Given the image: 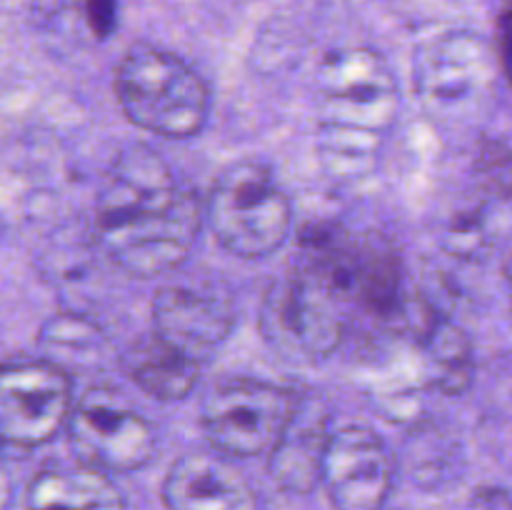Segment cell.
Here are the masks:
<instances>
[{"instance_id": "9c48e42d", "label": "cell", "mask_w": 512, "mask_h": 510, "mask_svg": "<svg viewBox=\"0 0 512 510\" xmlns=\"http://www.w3.org/2000/svg\"><path fill=\"white\" fill-rule=\"evenodd\" d=\"M495 65H500L498 53L480 33L438 30L415 48V90L430 113H458L493 85Z\"/></svg>"}, {"instance_id": "ac0fdd59", "label": "cell", "mask_w": 512, "mask_h": 510, "mask_svg": "<svg viewBox=\"0 0 512 510\" xmlns=\"http://www.w3.org/2000/svg\"><path fill=\"white\" fill-rule=\"evenodd\" d=\"M495 53H498V63L503 75L508 78L512 88V0H503L498 13V45H495Z\"/></svg>"}, {"instance_id": "30bf717a", "label": "cell", "mask_w": 512, "mask_h": 510, "mask_svg": "<svg viewBox=\"0 0 512 510\" xmlns=\"http://www.w3.org/2000/svg\"><path fill=\"white\" fill-rule=\"evenodd\" d=\"M395 480V458L385 440L365 425L333 430L320 485L335 510H380Z\"/></svg>"}, {"instance_id": "8992f818", "label": "cell", "mask_w": 512, "mask_h": 510, "mask_svg": "<svg viewBox=\"0 0 512 510\" xmlns=\"http://www.w3.org/2000/svg\"><path fill=\"white\" fill-rule=\"evenodd\" d=\"M298 390L258 378H230L210 390L200 428L210 448L228 458H253L273 450L293 413Z\"/></svg>"}, {"instance_id": "2e32d148", "label": "cell", "mask_w": 512, "mask_h": 510, "mask_svg": "<svg viewBox=\"0 0 512 510\" xmlns=\"http://www.w3.org/2000/svg\"><path fill=\"white\" fill-rule=\"evenodd\" d=\"M423 353L428 380L448 395H460L470 388L475 373L473 343L460 325L440 315L415 343Z\"/></svg>"}, {"instance_id": "7a4b0ae2", "label": "cell", "mask_w": 512, "mask_h": 510, "mask_svg": "<svg viewBox=\"0 0 512 510\" xmlns=\"http://www.w3.org/2000/svg\"><path fill=\"white\" fill-rule=\"evenodd\" d=\"M315 105V148L325 173L338 183L373 178L400 113V85L388 60L365 45L330 50L320 60Z\"/></svg>"}, {"instance_id": "44dd1931", "label": "cell", "mask_w": 512, "mask_h": 510, "mask_svg": "<svg viewBox=\"0 0 512 510\" xmlns=\"http://www.w3.org/2000/svg\"><path fill=\"white\" fill-rule=\"evenodd\" d=\"M505 285H508V298L512 305V250H510L508 260H505Z\"/></svg>"}, {"instance_id": "5bb4252c", "label": "cell", "mask_w": 512, "mask_h": 510, "mask_svg": "<svg viewBox=\"0 0 512 510\" xmlns=\"http://www.w3.org/2000/svg\"><path fill=\"white\" fill-rule=\"evenodd\" d=\"M28 510H125V498L110 473L88 463L43 468L25 493Z\"/></svg>"}, {"instance_id": "d6986e66", "label": "cell", "mask_w": 512, "mask_h": 510, "mask_svg": "<svg viewBox=\"0 0 512 510\" xmlns=\"http://www.w3.org/2000/svg\"><path fill=\"white\" fill-rule=\"evenodd\" d=\"M463 510H512V495L498 485H485L470 495Z\"/></svg>"}, {"instance_id": "7c38bea8", "label": "cell", "mask_w": 512, "mask_h": 510, "mask_svg": "<svg viewBox=\"0 0 512 510\" xmlns=\"http://www.w3.org/2000/svg\"><path fill=\"white\" fill-rule=\"evenodd\" d=\"M168 510H258L245 475L220 453H185L163 480Z\"/></svg>"}, {"instance_id": "ffe728a7", "label": "cell", "mask_w": 512, "mask_h": 510, "mask_svg": "<svg viewBox=\"0 0 512 510\" xmlns=\"http://www.w3.org/2000/svg\"><path fill=\"white\" fill-rule=\"evenodd\" d=\"M10 505H13V478L0 460V510H10Z\"/></svg>"}, {"instance_id": "9a60e30c", "label": "cell", "mask_w": 512, "mask_h": 510, "mask_svg": "<svg viewBox=\"0 0 512 510\" xmlns=\"http://www.w3.org/2000/svg\"><path fill=\"white\" fill-rule=\"evenodd\" d=\"M123 368L143 393L158 400L188 398L203 373V363L188 358L155 333L130 345Z\"/></svg>"}, {"instance_id": "5b68a950", "label": "cell", "mask_w": 512, "mask_h": 510, "mask_svg": "<svg viewBox=\"0 0 512 510\" xmlns=\"http://www.w3.org/2000/svg\"><path fill=\"white\" fill-rule=\"evenodd\" d=\"M348 298L310 263H300L268 288L260 310L265 340L288 358L325 360L345 335Z\"/></svg>"}, {"instance_id": "52a82bcc", "label": "cell", "mask_w": 512, "mask_h": 510, "mask_svg": "<svg viewBox=\"0 0 512 510\" xmlns=\"http://www.w3.org/2000/svg\"><path fill=\"white\" fill-rule=\"evenodd\" d=\"M73 380L48 358L0 363V448L25 453L68 425Z\"/></svg>"}, {"instance_id": "3957f363", "label": "cell", "mask_w": 512, "mask_h": 510, "mask_svg": "<svg viewBox=\"0 0 512 510\" xmlns=\"http://www.w3.org/2000/svg\"><path fill=\"white\" fill-rule=\"evenodd\" d=\"M115 95L125 118L168 140L195 138L210 115V88L180 55L135 45L115 70Z\"/></svg>"}, {"instance_id": "4fadbf2b", "label": "cell", "mask_w": 512, "mask_h": 510, "mask_svg": "<svg viewBox=\"0 0 512 510\" xmlns=\"http://www.w3.org/2000/svg\"><path fill=\"white\" fill-rule=\"evenodd\" d=\"M330 433L333 430L323 398L315 393H298L293 413L268 453V470L275 483L288 493H313L315 485H320Z\"/></svg>"}, {"instance_id": "277c9868", "label": "cell", "mask_w": 512, "mask_h": 510, "mask_svg": "<svg viewBox=\"0 0 512 510\" xmlns=\"http://www.w3.org/2000/svg\"><path fill=\"white\" fill-rule=\"evenodd\" d=\"M205 220L228 253L253 260L275 253L288 240L293 208L273 170L255 160H240L210 185Z\"/></svg>"}, {"instance_id": "e0dca14e", "label": "cell", "mask_w": 512, "mask_h": 510, "mask_svg": "<svg viewBox=\"0 0 512 510\" xmlns=\"http://www.w3.org/2000/svg\"><path fill=\"white\" fill-rule=\"evenodd\" d=\"M118 3L120 0H85V18H88V25L95 38L105 40L115 33Z\"/></svg>"}, {"instance_id": "ba28073f", "label": "cell", "mask_w": 512, "mask_h": 510, "mask_svg": "<svg viewBox=\"0 0 512 510\" xmlns=\"http://www.w3.org/2000/svg\"><path fill=\"white\" fill-rule=\"evenodd\" d=\"M68 443L80 463L105 473H133L153 460L155 428L118 390L90 388L70 410Z\"/></svg>"}, {"instance_id": "8fae6325", "label": "cell", "mask_w": 512, "mask_h": 510, "mask_svg": "<svg viewBox=\"0 0 512 510\" xmlns=\"http://www.w3.org/2000/svg\"><path fill=\"white\" fill-rule=\"evenodd\" d=\"M235 320L233 300L205 285H165L153 298V333L203 365L230 338Z\"/></svg>"}, {"instance_id": "6da1fadb", "label": "cell", "mask_w": 512, "mask_h": 510, "mask_svg": "<svg viewBox=\"0 0 512 510\" xmlns=\"http://www.w3.org/2000/svg\"><path fill=\"white\" fill-rule=\"evenodd\" d=\"M205 205L150 145L133 143L110 163L95 203V238L120 270L155 278L183 265L198 243Z\"/></svg>"}]
</instances>
